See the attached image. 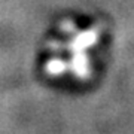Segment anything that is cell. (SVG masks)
Returning a JSON list of instances; mask_svg holds the SVG:
<instances>
[{"instance_id": "cell-1", "label": "cell", "mask_w": 134, "mask_h": 134, "mask_svg": "<svg viewBox=\"0 0 134 134\" xmlns=\"http://www.w3.org/2000/svg\"><path fill=\"white\" fill-rule=\"evenodd\" d=\"M97 40H98L97 30H86V31H82V33L76 34L72 39V42L69 43L67 48L70 49L72 52H85V49L94 46Z\"/></svg>"}, {"instance_id": "cell-2", "label": "cell", "mask_w": 134, "mask_h": 134, "mask_svg": "<svg viewBox=\"0 0 134 134\" xmlns=\"http://www.w3.org/2000/svg\"><path fill=\"white\" fill-rule=\"evenodd\" d=\"M70 67H72V72L75 73V76L79 79H88L91 76L90 60H88L85 52H73Z\"/></svg>"}, {"instance_id": "cell-3", "label": "cell", "mask_w": 134, "mask_h": 134, "mask_svg": "<svg viewBox=\"0 0 134 134\" xmlns=\"http://www.w3.org/2000/svg\"><path fill=\"white\" fill-rule=\"evenodd\" d=\"M67 64L66 61H63L60 58H51L46 64H45V72L48 73L49 76H60L67 70Z\"/></svg>"}]
</instances>
